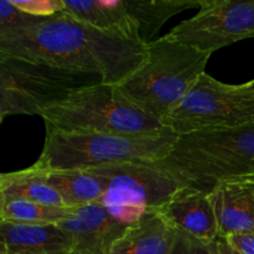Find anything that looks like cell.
Instances as JSON below:
<instances>
[{
    "label": "cell",
    "instance_id": "12",
    "mask_svg": "<svg viewBox=\"0 0 254 254\" xmlns=\"http://www.w3.org/2000/svg\"><path fill=\"white\" fill-rule=\"evenodd\" d=\"M0 254H71L74 241L59 225L0 221Z\"/></svg>",
    "mask_w": 254,
    "mask_h": 254
},
{
    "label": "cell",
    "instance_id": "13",
    "mask_svg": "<svg viewBox=\"0 0 254 254\" xmlns=\"http://www.w3.org/2000/svg\"><path fill=\"white\" fill-rule=\"evenodd\" d=\"M220 237L254 233V181L218 186L210 195Z\"/></svg>",
    "mask_w": 254,
    "mask_h": 254
},
{
    "label": "cell",
    "instance_id": "25",
    "mask_svg": "<svg viewBox=\"0 0 254 254\" xmlns=\"http://www.w3.org/2000/svg\"><path fill=\"white\" fill-rule=\"evenodd\" d=\"M247 83L250 84L251 88H253V89H254V79H252V81H250V82H247Z\"/></svg>",
    "mask_w": 254,
    "mask_h": 254
},
{
    "label": "cell",
    "instance_id": "22",
    "mask_svg": "<svg viewBox=\"0 0 254 254\" xmlns=\"http://www.w3.org/2000/svg\"><path fill=\"white\" fill-rule=\"evenodd\" d=\"M14 4L22 11L39 17H47L62 11V0H30V1H17Z\"/></svg>",
    "mask_w": 254,
    "mask_h": 254
},
{
    "label": "cell",
    "instance_id": "16",
    "mask_svg": "<svg viewBox=\"0 0 254 254\" xmlns=\"http://www.w3.org/2000/svg\"><path fill=\"white\" fill-rule=\"evenodd\" d=\"M62 11L101 30H136L123 0H62Z\"/></svg>",
    "mask_w": 254,
    "mask_h": 254
},
{
    "label": "cell",
    "instance_id": "19",
    "mask_svg": "<svg viewBox=\"0 0 254 254\" xmlns=\"http://www.w3.org/2000/svg\"><path fill=\"white\" fill-rule=\"evenodd\" d=\"M74 207H54L25 198H0V221L22 225H59Z\"/></svg>",
    "mask_w": 254,
    "mask_h": 254
},
{
    "label": "cell",
    "instance_id": "8",
    "mask_svg": "<svg viewBox=\"0 0 254 254\" xmlns=\"http://www.w3.org/2000/svg\"><path fill=\"white\" fill-rule=\"evenodd\" d=\"M88 171L104 184L101 203L127 225L133 223L146 211L161 208L184 188L149 161H127Z\"/></svg>",
    "mask_w": 254,
    "mask_h": 254
},
{
    "label": "cell",
    "instance_id": "14",
    "mask_svg": "<svg viewBox=\"0 0 254 254\" xmlns=\"http://www.w3.org/2000/svg\"><path fill=\"white\" fill-rule=\"evenodd\" d=\"M178 230L159 210L146 211L128 226L111 254H171Z\"/></svg>",
    "mask_w": 254,
    "mask_h": 254
},
{
    "label": "cell",
    "instance_id": "1",
    "mask_svg": "<svg viewBox=\"0 0 254 254\" xmlns=\"http://www.w3.org/2000/svg\"><path fill=\"white\" fill-rule=\"evenodd\" d=\"M127 54L128 42L121 32L96 29L64 11L0 32V57L101 74L103 79L118 73Z\"/></svg>",
    "mask_w": 254,
    "mask_h": 254
},
{
    "label": "cell",
    "instance_id": "23",
    "mask_svg": "<svg viewBox=\"0 0 254 254\" xmlns=\"http://www.w3.org/2000/svg\"><path fill=\"white\" fill-rule=\"evenodd\" d=\"M227 240L242 254H254V233L232 235Z\"/></svg>",
    "mask_w": 254,
    "mask_h": 254
},
{
    "label": "cell",
    "instance_id": "4",
    "mask_svg": "<svg viewBox=\"0 0 254 254\" xmlns=\"http://www.w3.org/2000/svg\"><path fill=\"white\" fill-rule=\"evenodd\" d=\"M178 136L169 128L146 135L52 129L46 131L44 149L34 166L42 171L89 170L127 161L153 163L170 153Z\"/></svg>",
    "mask_w": 254,
    "mask_h": 254
},
{
    "label": "cell",
    "instance_id": "21",
    "mask_svg": "<svg viewBox=\"0 0 254 254\" xmlns=\"http://www.w3.org/2000/svg\"><path fill=\"white\" fill-rule=\"evenodd\" d=\"M171 254H218V251L216 241L213 243H205L189 233L178 231Z\"/></svg>",
    "mask_w": 254,
    "mask_h": 254
},
{
    "label": "cell",
    "instance_id": "5",
    "mask_svg": "<svg viewBox=\"0 0 254 254\" xmlns=\"http://www.w3.org/2000/svg\"><path fill=\"white\" fill-rule=\"evenodd\" d=\"M47 130L146 135L165 127L131 103L118 86L84 87L41 113Z\"/></svg>",
    "mask_w": 254,
    "mask_h": 254
},
{
    "label": "cell",
    "instance_id": "15",
    "mask_svg": "<svg viewBox=\"0 0 254 254\" xmlns=\"http://www.w3.org/2000/svg\"><path fill=\"white\" fill-rule=\"evenodd\" d=\"M127 12L144 44L154 41L161 26L174 15L191 7L200 9L201 0H123Z\"/></svg>",
    "mask_w": 254,
    "mask_h": 254
},
{
    "label": "cell",
    "instance_id": "17",
    "mask_svg": "<svg viewBox=\"0 0 254 254\" xmlns=\"http://www.w3.org/2000/svg\"><path fill=\"white\" fill-rule=\"evenodd\" d=\"M40 171L45 180L61 195L67 207H78L88 203L101 202L103 197V181L88 170L73 169Z\"/></svg>",
    "mask_w": 254,
    "mask_h": 254
},
{
    "label": "cell",
    "instance_id": "6",
    "mask_svg": "<svg viewBox=\"0 0 254 254\" xmlns=\"http://www.w3.org/2000/svg\"><path fill=\"white\" fill-rule=\"evenodd\" d=\"M98 83L101 74L0 57V119L16 114L41 116L69 94Z\"/></svg>",
    "mask_w": 254,
    "mask_h": 254
},
{
    "label": "cell",
    "instance_id": "3",
    "mask_svg": "<svg viewBox=\"0 0 254 254\" xmlns=\"http://www.w3.org/2000/svg\"><path fill=\"white\" fill-rule=\"evenodd\" d=\"M210 56L165 35L148 45L144 64L118 87L131 103L163 124L205 73Z\"/></svg>",
    "mask_w": 254,
    "mask_h": 254
},
{
    "label": "cell",
    "instance_id": "20",
    "mask_svg": "<svg viewBox=\"0 0 254 254\" xmlns=\"http://www.w3.org/2000/svg\"><path fill=\"white\" fill-rule=\"evenodd\" d=\"M44 17L34 16L22 11L14 4L12 0H1L0 1V32L7 30L20 29V27L31 26Z\"/></svg>",
    "mask_w": 254,
    "mask_h": 254
},
{
    "label": "cell",
    "instance_id": "7",
    "mask_svg": "<svg viewBox=\"0 0 254 254\" xmlns=\"http://www.w3.org/2000/svg\"><path fill=\"white\" fill-rule=\"evenodd\" d=\"M248 124H254V89L248 83H223L205 72L163 126L184 135Z\"/></svg>",
    "mask_w": 254,
    "mask_h": 254
},
{
    "label": "cell",
    "instance_id": "18",
    "mask_svg": "<svg viewBox=\"0 0 254 254\" xmlns=\"http://www.w3.org/2000/svg\"><path fill=\"white\" fill-rule=\"evenodd\" d=\"M0 198H25L54 207H67L64 198L34 165L0 176Z\"/></svg>",
    "mask_w": 254,
    "mask_h": 254
},
{
    "label": "cell",
    "instance_id": "9",
    "mask_svg": "<svg viewBox=\"0 0 254 254\" xmlns=\"http://www.w3.org/2000/svg\"><path fill=\"white\" fill-rule=\"evenodd\" d=\"M166 36L205 54L254 37V0H201L197 14Z\"/></svg>",
    "mask_w": 254,
    "mask_h": 254
},
{
    "label": "cell",
    "instance_id": "24",
    "mask_svg": "<svg viewBox=\"0 0 254 254\" xmlns=\"http://www.w3.org/2000/svg\"><path fill=\"white\" fill-rule=\"evenodd\" d=\"M216 247H217L218 254H242L228 242L226 237H218L216 240Z\"/></svg>",
    "mask_w": 254,
    "mask_h": 254
},
{
    "label": "cell",
    "instance_id": "10",
    "mask_svg": "<svg viewBox=\"0 0 254 254\" xmlns=\"http://www.w3.org/2000/svg\"><path fill=\"white\" fill-rule=\"evenodd\" d=\"M59 226L73 238L71 254H111L129 225L112 215L103 203L93 202L74 207Z\"/></svg>",
    "mask_w": 254,
    "mask_h": 254
},
{
    "label": "cell",
    "instance_id": "11",
    "mask_svg": "<svg viewBox=\"0 0 254 254\" xmlns=\"http://www.w3.org/2000/svg\"><path fill=\"white\" fill-rule=\"evenodd\" d=\"M159 212L178 231L189 233L205 243L220 237L217 217L210 196L189 188H181Z\"/></svg>",
    "mask_w": 254,
    "mask_h": 254
},
{
    "label": "cell",
    "instance_id": "2",
    "mask_svg": "<svg viewBox=\"0 0 254 254\" xmlns=\"http://www.w3.org/2000/svg\"><path fill=\"white\" fill-rule=\"evenodd\" d=\"M153 164L206 195L223 184L254 181V124L179 135L170 153Z\"/></svg>",
    "mask_w": 254,
    "mask_h": 254
}]
</instances>
